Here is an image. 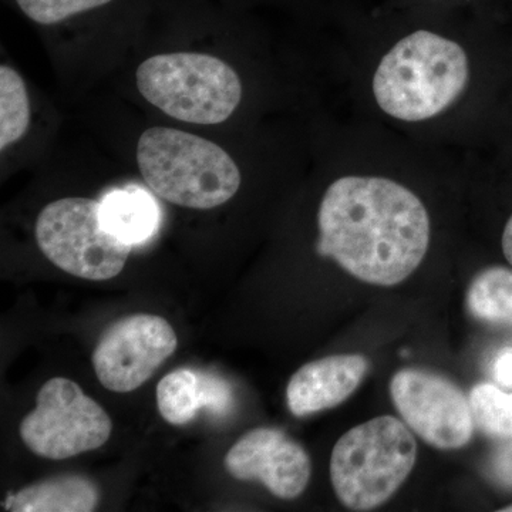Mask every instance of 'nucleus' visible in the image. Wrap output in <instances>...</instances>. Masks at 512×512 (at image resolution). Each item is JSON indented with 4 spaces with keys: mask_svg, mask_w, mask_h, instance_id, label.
Wrapping results in <instances>:
<instances>
[{
    "mask_svg": "<svg viewBox=\"0 0 512 512\" xmlns=\"http://www.w3.org/2000/svg\"><path fill=\"white\" fill-rule=\"evenodd\" d=\"M316 252L377 286L402 284L426 258L430 215L406 185L377 175H345L329 185L318 211Z\"/></svg>",
    "mask_w": 512,
    "mask_h": 512,
    "instance_id": "nucleus-1",
    "label": "nucleus"
},
{
    "mask_svg": "<svg viewBox=\"0 0 512 512\" xmlns=\"http://www.w3.org/2000/svg\"><path fill=\"white\" fill-rule=\"evenodd\" d=\"M470 79V59L463 46L439 33L416 30L377 64L373 97L387 116L419 123L450 109Z\"/></svg>",
    "mask_w": 512,
    "mask_h": 512,
    "instance_id": "nucleus-2",
    "label": "nucleus"
},
{
    "mask_svg": "<svg viewBox=\"0 0 512 512\" xmlns=\"http://www.w3.org/2000/svg\"><path fill=\"white\" fill-rule=\"evenodd\" d=\"M137 164L158 197L191 210H212L242 183L234 158L207 138L170 127L148 128L137 144Z\"/></svg>",
    "mask_w": 512,
    "mask_h": 512,
    "instance_id": "nucleus-3",
    "label": "nucleus"
},
{
    "mask_svg": "<svg viewBox=\"0 0 512 512\" xmlns=\"http://www.w3.org/2000/svg\"><path fill=\"white\" fill-rule=\"evenodd\" d=\"M416 460L417 443L406 424L375 417L340 437L330 457V480L346 508L375 510L402 487Z\"/></svg>",
    "mask_w": 512,
    "mask_h": 512,
    "instance_id": "nucleus-4",
    "label": "nucleus"
},
{
    "mask_svg": "<svg viewBox=\"0 0 512 512\" xmlns=\"http://www.w3.org/2000/svg\"><path fill=\"white\" fill-rule=\"evenodd\" d=\"M138 92L167 116L184 123H224L242 100L238 73L204 53L178 52L144 60L136 73Z\"/></svg>",
    "mask_w": 512,
    "mask_h": 512,
    "instance_id": "nucleus-5",
    "label": "nucleus"
},
{
    "mask_svg": "<svg viewBox=\"0 0 512 512\" xmlns=\"http://www.w3.org/2000/svg\"><path fill=\"white\" fill-rule=\"evenodd\" d=\"M101 202L62 198L46 205L36 222L40 251L57 268L87 281H107L123 271L133 245L104 227Z\"/></svg>",
    "mask_w": 512,
    "mask_h": 512,
    "instance_id": "nucleus-6",
    "label": "nucleus"
},
{
    "mask_svg": "<svg viewBox=\"0 0 512 512\" xmlns=\"http://www.w3.org/2000/svg\"><path fill=\"white\" fill-rule=\"evenodd\" d=\"M113 423L106 410L79 384L55 377L37 393L36 407L19 427L23 443L36 456L66 460L97 450L109 441Z\"/></svg>",
    "mask_w": 512,
    "mask_h": 512,
    "instance_id": "nucleus-7",
    "label": "nucleus"
},
{
    "mask_svg": "<svg viewBox=\"0 0 512 512\" xmlns=\"http://www.w3.org/2000/svg\"><path fill=\"white\" fill-rule=\"evenodd\" d=\"M390 396L404 423L430 446L457 450L470 443L476 426L470 399L446 377L400 370L390 382Z\"/></svg>",
    "mask_w": 512,
    "mask_h": 512,
    "instance_id": "nucleus-8",
    "label": "nucleus"
},
{
    "mask_svg": "<svg viewBox=\"0 0 512 512\" xmlns=\"http://www.w3.org/2000/svg\"><path fill=\"white\" fill-rule=\"evenodd\" d=\"M177 346L173 326L161 316H127L101 336L93 352L94 372L110 392H134L174 355Z\"/></svg>",
    "mask_w": 512,
    "mask_h": 512,
    "instance_id": "nucleus-9",
    "label": "nucleus"
},
{
    "mask_svg": "<svg viewBox=\"0 0 512 512\" xmlns=\"http://www.w3.org/2000/svg\"><path fill=\"white\" fill-rule=\"evenodd\" d=\"M224 466L237 480L259 481L281 500L305 493L312 474L305 448L271 427H258L242 436L228 451Z\"/></svg>",
    "mask_w": 512,
    "mask_h": 512,
    "instance_id": "nucleus-10",
    "label": "nucleus"
},
{
    "mask_svg": "<svg viewBox=\"0 0 512 512\" xmlns=\"http://www.w3.org/2000/svg\"><path fill=\"white\" fill-rule=\"evenodd\" d=\"M362 355H336L306 363L289 380L286 402L295 417L333 409L356 392L369 372Z\"/></svg>",
    "mask_w": 512,
    "mask_h": 512,
    "instance_id": "nucleus-11",
    "label": "nucleus"
},
{
    "mask_svg": "<svg viewBox=\"0 0 512 512\" xmlns=\"http://www.w3.org/2000/svg\"><path fill=\"white\" fill-rule=\"evenodd\" d=\"M100 490L90 478L69 474L47 478L16 494H9L3 510L15 512H92Z\"/></svg>",
    "mask_w": 512,
    "mask_h": 512,
    "instance_id": "nucleus-12",
    "label": "nucleus"
},
{
    "mask_svg": "<svg viewBox=\"0 0 512 512\" xmlns=\"http://www.w3.org/2000/svg\"><path fill=\"white\" fill-rule=\"evenodd\" d=\"M100 217L111 234L130 245L146 241L158 224L157 205L138 190L111 192L101 201Z\"/></svg>",
    "mask_w": 512,
    "mask_h": 512,
    "instance_id": "nucleus-13",
    "label": "nucleus"
},
{
    "mask_svg": "<svg viewBox=\"0 0 512 512\" xmlns=\"http://www.w3.org/2000/svg\"><path fill=\"white\" fill-rule=\"evenodd\" d=\"M466 303L481 322L512 329V269L490 266L478 272L468 286Z\"/></svg>",
    "mask_w": 512,
    "mask_h": 512,
    "instance_id": "nucleus-14",
    "label": "nucleus"
},
{
    "mask_svg": "<svg viewBox=\"0 0 512 512\" xmlns=\"http://www.w3.org/2000/svg\"><path fill=\"white\" fill-rule=\"evenodd\" d=\"M157 406L167 423L173 426L191 423L202 409L198 373L177 369L163 377L157 386Z\"/></svg>",
    "mask_w": 512,
    "mask_h": 512,
    "instance_id": "nucleus-15",
    "label": "nucleus"
},
{
    "mask_svg": "<svg viewBox=\"0 0 512 512\" xmlns=\"http://www.w3.org/2000/svg\"><path fill=\"white\" fill-rule=\"evenodd\" d=\"M30 124L28 89L15 70L0 67V148L6 150L25 136Z\"/></svg>",
    "mask_w": 512,
    "mask_h": 512,
    "instance_id": "nucleus-16",
    "label": "nucleus"
},
{
    "mask_svg": "<svg viewBox=\"0 0 512 512\" xmlns=\"http://www.w3.org/2000/svg\"><path fill=\"white\" fill-rule=\"evenodd\" d=\"M470 404L478 429L493 439H512V393L494 384H477L471 390Z\"/></svg>",
    "mask_w": 512,
    "mask_h": 512,
    "instance_id": "nucleus-17",
    "label": "nucleus"
},
{
    "mask_svg": "<svg viewBox=\"0 0 512 512\" xmlns=\"http://www.w3.org/2000/svg\"><path fill=\"white\" fill-rule=\"evenodd\" d=\"M111 0H16L22 12L39 25H56L79 13L107 5Z\"/></svg>",
    "mask_w": 512,
    "mask_h": 512,
    "instance_id": "nucleus-18",
    "label": "nucleus"
},
{
    "mask_svg": "<svg viewBox=\"0 0 512 512\" xmlns=\"http://www.w3.org/2000/svg\"><path fill=\"white\" fill-rule=\"evenodd\" d=\"M201 389L202 409L215 414H224L231 406L232 396L228 383L211 373H198Z\"/></svg>",
    "mask_w": 512,
    "mask_h": 512,
    "instance_id": "nucleus-19",
    "label": "nucleus"
},
{
    "mask_svg": "<svg viewBox=\"0 0 512 512\" xmlns=\"http://www.w3.org/2000/svg\"><path fill=\"white\" fill-rule=\"evenodd\" d=\"M488 476L501 487L512 488V440L495 451L488 463Z\"/></svg>",
    "mask_w": 512,
    "mask_h": 512,
    "instance_id": "nucleus-20",
    "label": "nucleus"
},
{
    "mask_svg": "<svg viewBox=\"0 0 512 512\" xmlns=\"http://www.w3.org/2000/svg\"><path fill=\"white\" fill-rule=\"evenodd\" d=\"M494 376L505 387H512V349L504 350L495 360Z\"/></svg>",
    "mask_w": 512,
    "mask_h": 512,
    "instance_id": "nucleus-21",
    "label": "nucleus"
},
{
    "mask_svg": "<svg viewBox=\"0 0 512 512\" xmlns=\"http://www.w3.org/2000/svg\"><path fill=\"white\" fill-rule=\"evenodd\" d=\"M501 248H503V254L508 264L512 266V214L505 222L503 237H501Z\"/></svg>",
    "mask_w": 512,
    "mask_h": 512,
    "instance_id": "nucleus-22",
    "label": "nucleus"
},
{
    "mask_svg": "<svg viewBox=\"0 0 512 512\" xmlns=\"http://www.w3.org/2000/svg\"><path fill=\"white\" fill-rule=\"evenodd\" d=\"M501 512H512V504L507 505V507L501 508Z\"/></svg>",
    "mask_w": 512,
    "mask_h": 512,
    "instance_id": "nucleus-23",
    "label": "nucleus"
}]
</instances>
